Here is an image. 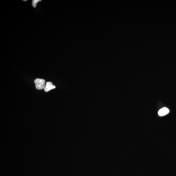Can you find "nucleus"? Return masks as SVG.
I'll list each match as a JSON object with an SVG mask.
<instances>
[{
  "label": "nucleus",
  "mask_w": 176,
  "mask_h": 176,
  "mask_svg": "<svg viewBox=\"0 0 176 176\" xmlns=\"http://www.w3.org/2000/svg\"><path fill=\"white\" fill-rule=\"evenodd\" d=\"M41 1V0H33L32 1V5L34 8H36L37 4L39 2Z\"/></svg>",
  "instance_id": "20e7f679"
},
{
  "label": "nucleus",
  "mask_w": 176,
  "mask_h": 176,
  "mask_svg": "<svg viewBox=\"0 0 176 176\" xmlns=\"http://www.w3.org/2000/svg\"><path fill=\"white\" fill-rule=\"evenodd\" d=\"M169 112V110L168 108L164 107L159 111L158 114L160 116H163L167 115Z\"/></svg>",
  "instance_id": "7ed1b4c3"
},
{
  "label": "nucleus",
  "mask_w": 176,
  "mask_h": 176,
  "mask_svg": "<svg viewBox=\"0 0 176 176\" xmlns=\"http://www.w3.org/2000/svg\"><path fill=\"white\" fill-rule=\"evenodd\" d=\"M56 87L53 85L52 82H47L46 83L45 87L44 89V90L46 92H47L51 90L55 89Z\"/></svg>",
  "instance_id": "f03ea898"
},
{
  "label": "nucleus",
  "mask_w": 176,
  "mask_h": 176,
  "mask_svg": "<svg viewBox=\"0 0 176 176\" xmlns=\"http://www.w3.org/2000/svg\"><path fill=\"white\" fill-rule=\"evenodd\" d=\"M45 81L42 79L37 78L34 80V83L35 84L37 89L41 90L45 89L46 85Z\"/></svg>",
  "instance_id": "f257e3e1"
}]
</instances>
